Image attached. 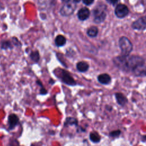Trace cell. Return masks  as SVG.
Returning <instances> with one entry per match:
<instances>
[{
    "label": "cell",
    "instance_id": "cell-1",
    "mask_svg": "<svg viewBox=\"0 0 146 146\" xmlns=\"http://www.w3.org/2000/svg\"><path fill=\"white\" fill-rule=\"evenodd\" d=\"M113 64L119 69L127 72L132 71L139 66L145 64L144 59L137 55H120L113 59Z\"/></svg>",
    "mask_w": 146,
    "mask_h": 146
},
{
    "label": "cell",
    "instance_id": "cell-2",
    "mask_svg": "<svg viewBox=\"0 0 146 146\" xmlns=\"http://www.w3.org/2000/svg\"><path fill=\"white\" fill-rule=\"evenodd\" d=\"M94 21L97 23L104 21L106 17V6L104 5H99L93 10Z\"/></svg>",
    "mask_w": 146,
    "mask_h": 146
},
{
    "label": "cell",
    "instance_id": "cell-3",
    "mask_svg": "<svg viewBox=\"0 0 146 146\" xmlns=\"http://www.w3.org/2000/svg\"><path fill=\"white\" fill-rule=\"evenodd\" d=\"M119 43L121 55L124 56L129 55L133 49V46L131 41L127 38L122 36L120 38Z\"/></svg>",
    "mask_w": 146,
    "mask_h": 146
},
{
    "label": "cell",
    "instance_id": "cell-4",
    "mask_svg": "<svg viewBox=\"0 0 146 146\" xmlns=\"http://www.w3.org/2000/svg\"><path fill=\"white\" fill-rule=\"evenodd\" d=\"M59 77L62 82L67 86H74L76 85V82L74 78L68 71L65 70L60 69Z\"/></svg>",
    "mask_w": 146,
    "mask_h": 146
},
{
    "label": "cell",
    "instance_id": "cell-5",
    "mask_svg": "<svg viewBox=\"0 0 146 146\" xmlns=\"http://www.w3.org/2000/svg\"><path fill=\"white\" fill-rule=\"evenodd\" d=\"M19 124V118L15 113H10L7 117L8 129L13 130Z\"/></svg>",
    "mask_w": 146,
    "mask_h": 146
},
{
    "label": "cell",
    "instance_id": "cell-6",
    "mask_svg": "<svg viewBox=\"0 0 146 146\" xmlns=\"http://www.w3.org/2000/svg\"><path fill=\"white\" fill-rule=\"evenodd\" d=\"M129 13V10L127 6L124 4L117 5L115 8V13L117 17L123 18L127 16Z\"/></svg>",
    "mask_w": 146,
    "mask_h": 146
},
{
    "label": "cell",
    "instance_id": "cell-7",
    "mask_svg": "<svg viewBox=\"0 0 146 146\" xmlns=\"http://www.w3.org/2000/svg\"><path fill=\"white\" fill-rule=\"evenodd\" d=\"M74 11V7L71 3H66L60 9V14L63 17H68L72 14Z\"/></svg>",
    "mask_w": 146,
    "mask_h": 146
},
{
    "label": "cell",
    "instance_id": "cell-8",
    "mask_svg": "<svg viewBox=\"0 0 146 146\" xmlns=\"http://www.w3.org/2000/svg\"><path fill=\"white\" fill-rule=\"evenodd\" d=\"M132 27L133 29L138 30H143L146 29V15L143 16L136 21L132 25Z\"/></svg>",
    "mask_w": 146,
    "mask_h": 146
},
{
    "label": "cell",
    "instance_id": "cell-9",
    "mask_svg": "<svg viewBox=\"0 0 146 146\" xmlns=\"http://www.w3.org/2000/svg\"><path fill=\"white\" fill-rule=\"evenodd\" d=\"M132 74L137 77L146 76V66L145 64L139 66L132 71Z\"/></svg>",
    "mask_w": 146,
    "mask_h": 146
},
{
    "label": "cell",
    "instance_id": "cell-10",
    "mask_svg": "<svg viewBox=\"0 0 146 146\" xmlns=\"http://www.w3.org/2000/svg\"><path fill=\"white\" fill-rule=\"evenodd\" d=\"M98 81L102 84L107 85L109 84L111 82V76L107 74L103 73L99 75L97 78Z\"/></svg>",
    "mask_w": 146,
    "mask_h": 146
},
{
    "label": "cell",
    "instance_id": "cell-11",
    "mask_svg": "<svg viewBox=\"0 0 146 146\" xmlns=\"http://www.w3.org/2000/svg\"><path fill=\"white\" fill-rule=\"evenodd\" d=\"M115 97L117 103L121 107L124 106L128 103L127 98L121 92H116L115 94Z\"/></svg>",
    "mask_w": 146,
    "mask_h": 146
},
{
    "label": "cell",
    "instance_id": "cell-12",
    "mask_svg": "<svg viewBox=\"0 0 146 146\" xmlns=\"http://www.w3.org/2000/svg\"><path fill=\"white\" fill-rule=\"evenodd\" d=\"M90 15V11L87 7L81 8L78 12L77 16L79 20L84 21L86 20Z\"/></svg>",
    "mask_w": 146,
    "mask_h": 146
},
{
    "label": "cell",
    "instance_id": "cell-13",
    "mask_svg": "<svg viewBox=\"0 0 146 146\" xmlns=\"http://www.w3.org/2000/svg\"><path fill=\"white\" fill-rule=\"evenodd\" d=\"M63 125L64 127H68L69 126H72V125H74L76 127H79L78 120L76 117H72V116H68L66 118Z\"/></svg>",
    "mask_w": 146,
    "mask_h": 146
},
{
    "label": "cell",
    "instance_id": "cell-14",
    "mask_svg": "<svg viewBox=\"0 0 146 146\" xmlns=\"http://www.w3.org/2000/svg\"><path fill=\"white\" fill-rule=\"evenodd\" d=\"M77 70L80 72H85L89 68V64L85 61H80L76 64Z\"/></svg>",
    "mask_w": 146,
    "mask_h": 146
},
{
    "label": "cell",
    "instance_id": "cell-15",
    "mask_svg": "<svg viewBox=\"0 0 146 146\" xmlns=\"http://www.w3.org/2000/svg\"><path fill=\"white\" fill-rule=\"evenodd\" d=\"M66 43V39L63 35H58L55 39V43L57 47L63 46Z\"/></svg>",
    "mask_w": 146,
    "mask_h": 146
},
{
    "label": "cell",
    "instance_id": "cell-16",
    "mask_svg": "<svg viewBox=\"0 0 146 146\" xmlns=\"http://www.w3.org/2000/svg\"><path fill=\"white\" fill-rule=\"evenodd\" d=\"M89 139L92 143H98L101 140V137L98 132L94 131L90 133Z\"/></svg>",
    "mask_w": 146,
    "mask_h": 146
},
{
    "label": "cell",
    "instance_id": "cell-17",
    "mask_svg": "<svg viewBox=\"0 0 146 146\" xmlns=\"http://www.w3.org/2000/svg\"><path fill=\"white\" fill-rule=\"evenodd\" d=\"M52 0H38V6L40 9H46L51 5Z\"/></svg>",
    "mask_w": 146,
    "mask_h": 146
},
{
    "label": "cell",
    "instance_id": "cell-18",
    "mask_svg": "<svg viewBox=\"0 0 146 146\" xmlns=\"http://www.w3.org/2000/svg\"><path fill=\"white\" fill-rule=\"evenodd\" d=\"M36 83L38 84V86H39L40 89H39V94L40 95H46L47 94L48 91L46 89V88L44 87L43 83L39 79H37L36 81Z\"/></svg>",
    "mask_w": 146,
    "mask_h": 146
},
{
    "label": "cell",
    "instance_id": "cell-19",
    "mask_svg": "<svg viewBox=\"0 0 146 146\" xmlns=\"http://www.w3.org/2000/svg\"><path fill=\"white\" fill-rule=\"evenodd\" d=\"M98 33V29L95 26H92L89 28L87 31V35L90 37H95Z\"/></svg>",
    "mask_w": 146,
    "mask_h": 146
},
{
    "label": "cell",
    "instance_id": "cell-20",
    "mask_svg": "<svg viewBox=\"0 0 146 146\" xmlns=\"http://www.w3.org/2000/svg\"><path fill=\"white\" fill-rule=\"evenodd\" d=\"M30 58L35 63L38 62L40 59V55L38 51H31L30 54Z\"/></svg>",
    "mask_w": 146,
    "mask_h": 146
},
{
    "label": "cell",
    "instance_id": "cell-21",
    "mask_svg": "<svg viewBox=\"0 0 146 146\" xmlns=\"http://www.w3.org/2000/svg\"><path fill=\"white\" fill-rule=\"evenodd\" d=\"M1 48L2 50L11 49L13 48L11 42L10 40H2L1 42Z\"/></svg>",
    "mask_w": 146,
    "mask_h": 146
},
{
    "label": "cell",
    "instance_id": "cell-22",
    "mask_svg": "<svg viewBox=\"0 0 146 146\" xmlns=\"http://www.w3.org/2000/svg\"><path fill=\"white\" fill-rule=\"evenodd\" d=\"M121 134V131L120 129H116L115 131H112L110 132L109 136L112 137H117L120 136Z\"/></svg>",
    "mask_w": 146,
    "mask_h": 146
},
{
    "label": "cell",
    "instance_id": "cell-23",
    "mask_svg": "<svg viewBox=\"0 0 146 146\" xmlns=\"http://www.w3.org/2000/svg\"><path fill=\"white\" fill-rule=\"evenodd\" d=\"M9 146H20V144L17 139L11 138L9 141Z\"/></svg>",
    "mask_w": 146,
    "mask_h": 146
},
{
    "label": "cell",
    "instance_id": "cell-24",
    "mask_svg": "<svg viewBox=\"0 0 146 146\" xmlns=\"http://www.w3.org/2000/svg\"><path fill=\"white\" fill-rule=\"evenodd\" d=\"M82 1L83 3L86 5H90L94 2V0H82Z\"/></svg>",
    "mask_w": 146,
    "mask_h": 146
},
{
    "label": "cell",
    "instance_id": "cell-25",
    "mask_svg": "<svg viewBox=\"0 0 146 146\" xmlns=\"http://www.w3.org/2000/svg\"><path fill=\"white\" fill-rule=\"evenodd\" d=\"M13 39L14 40H13V43H14V45H15V46H18V45H21V43L19 42V40L16 38H15V37H13Z\"/></svg>",
    "mask_w": 146,
    "mask_h": 146
},
{
    "label": "cell",
    "instance_id": "cell-26",
    "mask_svg": "<svg viewBox=\"0 0 146 146\" xmlns=\"http://www.w3.org/2000/svg\"><path fill=\"white\" fill-rule=\"evenodd\" d=\"M106 1H107L108 3H109L111 4V5H115V4L117 3L118 0H106Z\"/></svg>",
    "mask_w": 146,
    "mask_h": 146
},
{
    "label": "cell",
    "instance_id": "cell-27",
    "mask_svg": "<svg viewBox=\"0 0 146 146\" xmlns=\"http://www.w3.org/2000/svg\"><path fill=\"white\" fill-rule=\"evenodd\" d=\"M55 81H54V79H50V80H49V81H48V83H49V84H50L51 85H53L54 83H55Z\"/></svg>",
    "mask_w": 146,
    "mask_h": 146
},
{
    "label": "cell",
    "instance_id": "cell-28",
    "mask_svg": "<svg viewBox=\"0 0 146 146\" xmlns=\"http://www.w3.org/2000/svg\"><path fill=\"white\" fill-rule=\"evenodd\" d=\"M106 109H107L108 111H111L112 110V107H111V106H110V108H108V107L106 106Z\"/></svg>",
    "mask_w": 146,
    "mask_h": 146
},
{
    "label": "cell",
    "instance_id": "cell-29",
    "mask_svg": "<svg viewBox=\"0 0 146 146\" xmlns=\"http://www.w3.org/2000/svg\"><path fill=\"white\" fill-rule=\"evenodd\" d=\"M61 1L64 3H68L70 1V0H61Z\"/></svg>",
    "mask_w": 146,
    "mask_h": 146
},
{
    "label": "cell",
    "instance_id": "cell-30",
    "mask_svg": "<svg viewBox=\"0 0 146 146\" xmlns=\"http://www.w3.org/2000/svg\"><path fill=\"white\" fill-rule=\"evenodd\" d=\"M142 140L143 141H146V136H143L142 137Z\"/></svg>",
    "mask_w": 146,
    "mask_h": 146
},
{
    "label": "cell",
    "instance_id": "cell-31",
    "mask_svg": "<svg viewBox=\"0 0 146 146\" xmlns=\"http://www.w3.org/2000/svg\"><path fill=\"white\" fill-rule=\"evenodd\" d=\"M80 1V0H74V2L75 3H78Z\"/></svg>",
    "mask_w": 146,
    "mask_h": 146
},
{
    "label": "cell",
    "instance_id": "cell-32",
    "mask_svg": "<svg viewBox=\"0 0 146 146\" xmlns=\"http://www.w3.org/2000/svg\"><path fill=\"white\" fill-rule=\"evenodd\" d=\"M30 146H35V145L34 144H31L30 145Z\"/></svg>",
    "mask_w": 146,
    "mask_h": 146
}]
</instances>
